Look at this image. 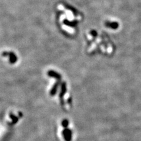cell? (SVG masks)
<instances>
[{"instance_id":"cell-1","label":"cell","mask_w":141,"mask_h":141,"mask_svg":"<svg viewBox=\"0 0 141 141\" xmlns=\"http://www.w3.org/2000/svg\"><path fill=\"white\" fill-rule=\"evenodd\" d=\"M44 77L49 97L56 101L65 109L68 105L70 106L71 98L68 95L66 82L63 80L61 74L50 66L45 70Z\"/></svg>"},{"instance_id":"cell-2","label":"cell","mask_w":141,"mask_h":141,"mask_svg":"<svg viewBox=\"0 0 141 141\" xmlns=\"http://www.w3.org/2000/svg\"><path fill=\"white\" fill-rule=\"evenodd\" d=\"M24 114L23 112L17 108H10L6 112L3 118L5 125L13 128L18 125L23 121Z\"/></svg>"},{"instance_id":"cell-3","label":"cell","mask_w":141,"mask_h":141,"mask_svg":"<svg viewBox=\"0 0 141 141\" xmlns=\"http://www.w3.org/2000/svg\"><path fill=\"white\" fill-rule=\"evenodd\" d=\"M0 59L5 64L9 66H18L21 62V58L16 51L10 49H4L0 52Z\"/></svg>"},{"instance_id":"cell-4","label":"cell","mask_w":141,"mask_h":141,"mask_svg":"<svg viewBox=\"0 0 141 141\" xmlns=\"http://www.w3.org/2000/svg\"><path fill=\"white\" fill-rule=\"evenodd\" d=\"M69 121L68 119H63L58 125L56 134L64 141H71L73 139V130L69 127Z\"/></svg>"}]
</instances>
